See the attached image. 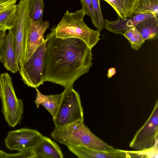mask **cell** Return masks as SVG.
I'll return each mask as SVG.
<instances>
[{
  "label": "cell",
  "mask_w": 158,
  "mask_h": 158,
  "mask_svg": "<svg viewBox=\"0 0 158 158\" xmlns=\"http://www.w3.org/2000/svg\"><path fill=\"white\" fill-rule=\"evenodd\" d=\"M116 73V68H111L108 69L107 76L108 78H110Z\"/></svg>",
  "instance_id": "24"
},
{
  "label": "cell",
  "mask_w": 158,
  "mask_h": 158,
  "mask_svg": "<svg viewBox=\"0 0 158 158\" xmlns=\"http://www.w3.org/2000/svg\"><path fill=\"white\" fill-rule=\"evenodd\" d=\"M44 7L43 0H30L28 8L30 19L35 22L42 21Z\"/></svg>",
  "instance_id": "19"
},
{
  "label": "cell",
  "mask_w": 158,
  "mask_h": 158,
  "mask_svg": "<svg viewBox=\"0 0 158 158\" xmlns=\"http://www.w3.org/2000/svg\"><path fill=\"white\" fill-rule=\"evenodd\" d=\"M59 109L53 120L56 127H65L84 121L80 96L73 87L65 89Z\"/></svg>",
  "instance_id": "6"
},
{
  "label": "cell",
  "mask_w": 158,
  "mask_h": 158,
  "mask_svg": "<svg viewBox=\"0 0 158 158\" xmlns=\"http://www.w3.org/2000/svg\"><path fill=\"white\" fill-rule=\"evenodd\" d=\"M85 13L81 8L74 12L67 10L59 23L51 30L56 37L76 38L83 41L92 48L100 40V33L89 28L84 21Z\"/></svg>",
  "instance_id": "3"
},
{
  "label": "cell",
  "mask_w": 158,
  "mask_h": 158,
  "mask_svg": "<svg viewBox=\"0 0 158 158\" xmlns=\"http://www.w3.org/2000/svg\"><path fill=\"white\" fill-rule=\"evenodd\" d=\"M0 98L2 111L8 124L13 127L20 123L24 112L23 102L17 97L12 78L6 73L0 74Z\"/></svg>",
  "instance_id": "4"
},
{
  "label": "cell",
  "mask_w": 158,
  "mask_h": 158,
  "mask_svg": "<svg viewBox=\"0 0 158 158\" xmlns=\"http://www.w3.org/2000/svg\"><path fill=\"white\" fill-rule=\"evenodd\" d=\"M30 23L24 62L27 60L37 48L45 41L44 33L49 27V23L48 21L35 22L30 19Z\"/></svg>",
  "instance_id": "10"
},
{
  "label": "cell",
  "mask_w": 158,
  "mask_h": 158,
  "mask_svg": "<svg viewBox=\"0 0 158 158\" xmlns=\"http://www.w3.org/2000/svg\"><path fill=\"white\" fill-rule=\"evenodd\" d=\"M8 153L0 150V158H8Z\"/></svg>",
  "instance_id": "26"
},
{
  "label": "cell",
  "mask_w": 158,
  "mask_h": 158,
  "mask_svg": "<svg viewBox=\"0 0 158 158\" xmlns=\"http://www.w3.org/2000/svg\"><path fill=\"white\" fill-rule=\"evenodd\" d=\"M43 82L59 85L64 89L88 73L92 65V49L76 38H56L51 32L45 39Z\"/></svg>",
  "instance_id": "1"
},
{
  "label": "cell",
  "mask_w": 158,
  "mask_h": 158,
  "mask_svg": "<svg viewBox=\"0 0 158 158\" xmlns=\"http://www.w3.org/2000/svg\"><path fill=\"white\" fill-rule=\"evenodd\" d=\"M135 28L144 40L157 38L158 18L155 16L146 19L138 23Z\"/></svg>",
  "instance_id": "16"
},
{
  "label": "cell",
  "mask_w": 158,
  "mask_h": 158,
  "mask_svg": "<svg viewBox=\"0 0 158 158\" xmlns=\"http://www.w3.org/2000/svg\"><path fill=\"white\" fill-rule=\"evenodd\" d=\"M151 13L158 17V0H139L133 13Z\"/></svg>",
  "instance_id": "18"
},
{
  "label": "cell",
  "mask_w": 158,
  "mask_h": 158,
  "mask_svg": "<svg viewBox=\"0 0 158 158\" xmlns=\"http://www.w3.org/2000/svg\"><path fill=\"white\" fill-rule=\"evenodd\" d=\"M100 0H91L93 7L97 17L98 28L97 30L100 33L104 28L105 24V19L100 8Z\"/></svg>",
  "instance_id": "22"
},
{
  "label": "cell",
  "mask_w": 158,
  "mask_h": 158,
  "mask_svg": "<svg viewBox=\"0 0 158 158\" xmlns=\"http://www.w3.org/2000/svg\"><path fill=\"white\" fill-rule=\"evenodd\" d=\"M115 10L118 17L123 19L131 16L139 0H103Z\"/></svg>",
  "instance_id": "17"
},
{
  "label": "cell",
  "mask_w": 158,
  "mask_h": 158,
  "mask_svg": "<svg viewBox=\"0 0 158 158\" xmlns=\"http://www.w3.org/2000/svg\"><path fill=\"white\" fill-rule=\"evenodd\" d=\"M34 149L37 158L64 157V155L58 145L47 137L43 136Z\"/></svg>",
  "instance_id": "13"
},
{
  "label": "cell",
  "mask_w": 158,
  "mask_h": 158,
  "mask_svg": "<svg viewBox=\"0 0 158 158\" xmlns=\"http://www.w3.org/2000/svg\"><path fill=\"white\" fill-rule=\"evenodd\" d=\"M37 94L35 103L37 107L40 105L44 106L54 118L56 115L63 96L62 93L54 95H45L35 88Z\"/></svg>",
  "instance_id": "15"
},
{
  "label": "cell",
  "mask_w": 158,
  "mask_h": 158,
  "mask_svg": "<svg viewBox=\"0 0 158 158\" xmlns=\"http://www.w3.org/2000/svg\"><path fill=\"white\" fill-rule=\"evenodd\" d=\"M17 0H7L0 3V30H9L15 16Z\"/></svg>",
  "instance_id": "14"
},
{
  "label": "cell",
  "mask_w": 158,
  "mask_h": 158,
  "mask_svg": "<svg viewBox=\"0 0 158 158\" xmlns=\"http://www.w3.org/2000/svg\"><path fill=\"white\" fill-rule=\"evenodd\" d=\"M43 136L36 130L22 128L9 131L5 139V143L10 150L19 152L34 149Z\"/></svg>",
  "instance_id": "9"
},
{
  "label": "cell",
  "mask_w": 158,
  "mask_h": 158,
  "mask_svg": "<svg viewBox=\"0 0 158 158\" xmlns=\"http://www.w3.org/2000/svg\"><path fill=\"white\" fill-rule=\"evenodd\" d=\"M51 136L67 147L84 146L97 151L106 152L116 149L92 133L83 121H77L64 127H55Z\"/></svg>",
  "instance_id": "2"
},
{
  "label": "cell",
  "mask_w": 158,
  "mask_h": 158,
  "mask_svg": "<svg viewBox=\"0 0 158 158\" xmlns=\"http://www.w3.org/2000/svg\"><path fill=\"white\" fill-rule=\"evenodd\" d=\"M154 16L151 13H138L133 14L125 19L118 17L117 20L110 21L105 19L104 27L110 31L115 34L123 35L129 30L135 27L142 21Z\"/></svg>",
  "instance_id": "11"
},
{
  "label": "cell",
  "mask_w": 158,
  "mask_h": 158,
  "mask_svg": "<svg viewBox=\"0 0 158 158\" xmlns=\"http://www.w3.org/2000/svg\"><path fill=\"white\" fill-rule=\"evenodd\" d=\"M123 35L128 40L131 48L136 50H139L145 41L135 27L129 30Z\"/></svg>",
  "instance_id": "20"
},
{
  "label": "cell",
  "mask_w": 158,
  "mask_h": 158,
  "mask_svg": "<svg viewBox=\"0 0 158 158\" xmlns=\"http://www.w3.org/2000/svg\"><path fill=\"white\" fill-rule=\"evenodd\" d=\"M30 0H20L17 5L15 16L10 31L16 59L20 65L24 61L30 26L29 12Z\"/></svg>",
  "instance_id": "5"
},
{
  "label": "cell",
  "mask_w": 158,
  "mask_h": 158,
  "mask_svg": "<svg viewBox=\"0 0 158 158\" xmlns=\"http://www.w3.org/2000/svg\"><path fill=\"white\" fill-rule=\"evenodd\" d=\"M37 158L34 149L26 150L17 153H10L9 158Z\"/></svg>",
  "instance_id": "23"
},
{
  "label": "cell",
  "mask_w": 158,
  "mask_h": 158,
  "mask_svg": "<svg viewBox=\"0 0 158 158\" xmlns=\"http://www.w3.org/2000/svg\"><path fill=\"white\" fill-rule=\"evenodd\" d=\"M46 42L35 50L28 60L19 65V73L24 83L29 87H38L43 84Z\"/></svg>",
  "instance_id": "7"
},
{
  "label": "cell",
  "mask_w": 158,
  "mask_h": 158,
  "mask_svg": "<svg viewBox=\"0 0 158 158\" xmlns=\"http://www.w3.org/2000/svg\"><path fill=\"white\" fill-rule=\"evenodd\" d=\"M158 101L156 100L149 118L130 143V148L138 151L150 149L158 145Z\"/></svg>",
  "instance_id": "8"
},
{
  "label": "cell",
  "mask_w": 158,
  "mask_h": 158,
  "mask_svg": "<svg viewBox=\"0 0 158 158\" xmlns=\"http://www.w3.org/2000/svg\"><path fill=\"white\" fill-rule=\"evenodd\" d=\"M6 31L5 30H0V44L6 36Z\"/></svg>",
  "instance_id": "25"
},
{
  "label": "cell",
  "mask_w": 158,
  "mask_h": 158,
  "mask_svg": "<svg viewBox=\"0 0 158 158\" xmlns=\"http://www.w3.org/2000/svg\"><path fill=\"white\" fill-rule=\"evenodd\" d=\"M0 60L8 70L13 73L19 71V64L17 61L9 30L7 35L0 44Z\"/></svg>",
  "instance_id": "12"
},
{
  "label": "cell",
  "mask_w": 158,
  "mask_h": 158,
  "mask_svg": "<svg viewBox=\"0 0 158 158\" xmlns=\"http://www.w3.org/2000/svg\"><path fill=\"white\" fill-rule=\"evenodd\" d=\"M7 0H0V3L2 2L6 1Z\"/></svg>",
  "instance_id": "27"
},
{
  "label": "cell",
  "mask_w": 158,
  "mask_h": 158,
  "mask_svg": "<svg viewBox=\"0 0 158 158\" xmlns=\"http://www.w3.org/2000/svg\"><path fill=\"white\" fill-rule=\"evenodd\" d=\"M82 8L84 11L86 15L91 18L93 25L97 29L98 22L97 15L93 7L91 0H80Z\"/></svg>",
  "instance_id": "21"
}]
</instances>
